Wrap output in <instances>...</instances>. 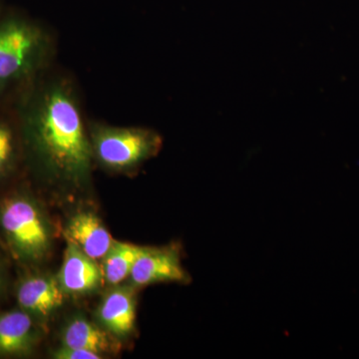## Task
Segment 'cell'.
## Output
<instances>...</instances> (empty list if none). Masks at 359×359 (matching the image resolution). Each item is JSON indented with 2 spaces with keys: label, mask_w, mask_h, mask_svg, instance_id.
<instances>
[{
  "label": "cell",
  "mask_w": 359,
  "mask_h": 359,
  "mask_svg": "<svg viewBox=\"0 0 359 359\" xmlns=\"http://www.w3.org/2000/svg\"><path fill=\"white\" fill-rule=\"evenodd\" d=\"M82 98L74 75L55 65L9 106L20 128L25 166L51 183H88L94 163Z\"/></svg>",
  "instance_id": "1"
},
{
  "label": "cell",
  "mask_w": 359,
  "mask_h": 359,
  "mask_svg": "<svg viewBox=\"0 0 359 359\" xmlns=\"http://www.w3.org/2000/svg\"><path fill=\"white\" fill-rule=\"evenodd\" d=\"M58 39L41 21L21 11L0 16V107H9L56 65Z\"/></svg>",
  "instance_id": "2"
},
{
  "label": "cell",
  "mask_w": 359,
  "mask_h": 359,
  "mask_svg": "<svg viewBox=\"0 0 359 359\" xmlns=\"http://www.w3.org/2000/svg\"><path fill=\"white\" fill-rule=\"evenodd\" d=\"M88 133L94 164L110 173H134L159 154L163 146L162 136L147 127L88 120Z\"/></svg>",
  "instance_id": "3"
},
{
  "label": "cell",
  "mask_w": 359,
  "mask_h": 359,
  "mask_svg": "<svg viewBox=\"0 0 359 359\" xmlns=\"http://www.w3.org/2000/svg\"><path fill=\"white\" fill-rule=\"evenodd\" d=\"M0 229L14 256L39 262L51 247V231L44 212L28 194H11L0 203Z\"/></svg>",
  "instance_id": "4"
},
{
  "label": "cell",
  "mask_w": 359,
  "mask_h": 359,
  "mask_svg": "<svg viewBox=\"0 0 359 359\" xmlns=\"http://www.w3.org/2000/svg\"><path fill=\"white\" fill-rule=\"evenodd\" d=\"M129 278L133 287L190 282V276L182 264L181 248L176 243L165 247H145Z\"/></svg>",
  "instance_id": "5"
},
{
  "label": "cell",
  "mask_w": 359,
  "mask_h": 359,
  "mask_svg": "<svg viewBox=\"0 0 359 359\" xmlns=\"http://www.w3.org/2000/svg\"><path fill=\"white\" fill-rule=\"evenodd\" d=\"M65 294L53 276L35 275L21 280L16 290L18 306L35 320H46L65 302Z\"/></svg>",
  "instance_id": "6"
},
{
  "label": "cell",
  "mask_w": 359,
  "mask_h": 359,
  "mask_svg": "<svg viewBox=\"0 0 359 359\" xmlns=\"http://www.w3.org/2000/svg\"><path fill=\"white\" fill-rule=\"evenodd\" d=\"M57 280L65 294H90L103 283L102 269L74 245L67 243Z\"/></svg>",
  "instance_id": "7"
},
{
  "label": "cell",
  "mask_w": 359,
  "mask_h": 359,
  "mask_svg": "<svg viewBox=\"0 0 359 359\" xmlns=\"http://www.w3.org/2000/svg\"><path fill=\"white\" fill-rule=\"evenodd\" d=\"M65 236L67 243L96 262L104 259L115 242L101 219L89 212L74 215L66 226Z\"/></svg>",
  "instance_id": "8"
},
{
  "label": "cell",
  "mask_w": 359,
  "mask_h": 359,
  "mask_svg": "<svg viewBox=\"0 0 359 359\" xmlns=\"http://www.w3.org/2000/svg\"><path fill=\"white\" fill-rule=\"evenodd\" d=\"M39 339L35 318L23 309L0 313V356L27 355Z\"/></svg>",
  "instance_id": "9"
},
{
  "label": "cell",
  "mask_w": 359,
  "mask_h": 359,
  "mask_svg": "<svg viewBox=\"0 0 359 359\" xmlns=\"http://www.w3.org/2000/svg\"><path fill=\"white\" fill-rule=\"evenodd\" d=\"M99 320L115 337H126L133 332L136 323V297L133 285L110 290L99 304Z\"/></svg>",
  "instance_id": "10"
},
{
  "label": "cell",
  "mask_w": 359,
  "mask_h": 359,
  "mask_svg": "<svg viewBox=\"0 0 359 359\" xmlns=\"http://www.w3.org/2000/svg\"><path fill=\"white\" fill-rule=\"evenodd\" d=\"M63 346L74 347L92 351L100 355L110 353L118 348L117 342L110 332L101 330L84 318H73L65 328Z\"/></svg>",
  "instance_id": "11"
},
{
  "label": "cell",
  "mask_w": 359,
  "mask_h": 359,
  "mask_svg": "<svg viewBox=\"0 0 359 359\" xmlns=\"http://www.w3.org/2000/svg\"><path fill=\"white\" fill-rule=\"evenodd\" d=\"M23 161L18 121L9 107H0V183L13 177Z\"/></svg>",
  "instance_id": "12"
},
{
  "label": "cell",
  "mask_w": 359,
  "mask_h": 359,
  "mask_svg": "<svg viewBox=\"0 0 359 359\" xmlns=\"http://www.w3.org/2000/svg\"><path fill=\"white\" fill-rule=\"evenodd\" d=\"M144 250L145 247L114 242L103 259L102 273L105 283L116 287L128 278L135 263L143 254Z\"/></svg>",
  "instance_id": "13"
},
{
  "label": "cell",
  "mask_w": 359,
  "mask_h": 359,
  "mask_svg": "<svg viewBox=\"0 0 359 359\" xmlns=\"http://www.w3.org/2000/svg\"><path fill=\"white\" fill-rule=\"evenodd\" d=\"M53 358L56 359H100L103 356L92 351H84V349L62 346L54 353Z\"/></svg>",
  "instance_id": "14"
},
{
  "label": "cell",
  "mask_w": 359,
  "mask_h": 359,
  "mask_svg": "<svg viewBox=\"0 0 359 359\" xmlns=\"http://www.w3.org/2000/svg\"><path fill=\"white\" fill-rule=\"evenodd\" d=\"M4 0H0V16H1V14L4 13V11H6V8L4 7Z\"/></svg>",
  "instance_id": "15"
},
{
  "label": "cell",
  "mask_w": 359,
  "mask_h": 359,
  "mask_svg": "<svg viewBox=\"0 0 359 359\" xmlns=\"http://www.w3.org/2000/svg\"><path fill=\"white\" fill-rule=\"evenodd\" d=\"M0 287H1V273H0Z\"/></svg>",
  "instance_id": "16"
}]
</instances>
